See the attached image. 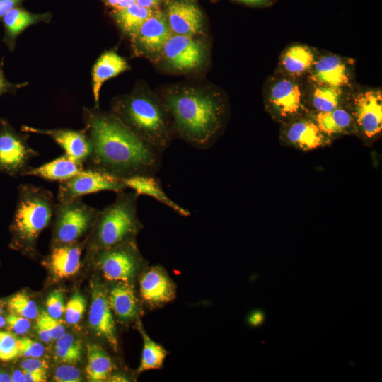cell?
I'll list each match as a JSON object with an SVG mask.
<instances>
[{"instance_id": "1", "label": "cell", "mask_w": 382, "mask_h": 382, "mask_svg": "<svg viewBox=\"0 0 382 382\" xmlns=\"http://www.w3.org/2000/svg\"><path fill=\"white\" fill-rule=\"evenodd\" d=\"M84 131L91 144L85 168L100 170L120 179L156 175L162 154L132 132L113 112L85 108Z\"/></svg>"}, {"instance_id": "2", "label": "cell", "mask_w": 382, "mask_h": 382, "mask_svg": "<svg viewBox=\"0 0 382 382\" xmlns=\"http://www.w3.org/2000/svg\"><path fill=\"white\" fill-rule=\"evenodd\" d=\"M162 102L175 137L196 148H209L224 126L227 108L218 93L193 88L171 89Z\"/></svg>"}, {"instance_id": "3", "label": "cell", "mask_w": 382, "mask_h": 382, "mask_svg": "<svg viewBox=\"0 0 382 382\" xmlns=\"http://www.w3.org/2000/svg\"><path fill=\"white\" fill-rule=\"evenodd\" d=\"M112 112L139 138L163 154L176 137L172 120L162 101L137 92L117 99Z\"/></svg>"}, {"instance_id": "4", "label": "cell", "mask_w": 382, "mask_h": 382, "mask_svg": "<svg viewBox=\"0 0 382 382\" xmlns=\"http://www.w3.org/2000/svg\"><path fill=\"white\" fill-rule=\"evenodd\" d=\"M55 205L50 190L33 184L19 185L11 226L18 247L28 251L33 249L40 233L50 224Z\"/></svg>"}, {"instance_id": "5", "label": "cell", "mask_w": 382, "mask_h": 382, "mask_svg": "<svg viewBox=\"0 0 382 382\" xmlns=\"http://www.w3.org/2000/svg\"><path fill=\"white\" fill-rule=\"evenodd\" d=\"M139 196L135 192H117L113 202L98 211L93 226V249L108 248L134 239L142 228L137 215Z\"/></svg>"}, {"instance_id": "6", "label": "cell", "mask_w": 382, "mask_h": 382, "mask_svg": "<svg viewBox=\"0 0 382 382\" xmlns=\"http://www.w3.org/2000/svg\"><path fill=\"white\" fill-rule=\"evenodd\" d=\"M263 98L266 110L282 125L308 113L305 105V79L275 71L265 81Z\"/></svg>"}, {"instance_id": "7", "label": "cell", "mask_w": 382, "mask_h": 382, "mask_svg": "<svg viewBox=\"0 0 382 382\" xmlns=\"http://www.w3.org/2000/svg\"><path fill=\"white\" fill-rule=\"evenodd\" d=\"M98 211L82 198L57 201L54 213V247L76 243L93 226Z\"/></svg>"}, {"instance_id": "8", "label": "cell", "mask_w": 382, "mask_h": 382, "mask_svg": "<svg viewBox=\"0 0 382 382\" xmlns=\"http://www.w3.org/2000/svg\"><path fill=\"white\" fill-rule=\"evenodd\" d=\"M142 262L134 239L96 252V264L110 281L131 284Z\"/></svg>"}, {"instance_id": "9", "label": "cell", "mask_w": 382, "mask_h": 382, "mask_svg": "<svg viewBox=\"0 0 382 382\" xmlns=\"http://www.w3.org/2000/svg\"><path fill=\"white\" fill-rule=\"evenodd\" d=\"M38 156L28 143V137L0 117V172L12 178L23 175L30 167V161Z\"/></svg>"}, {"instance_id": "10", "label": "cell", "mask_w": 382, "mask_h": 382, "mask_svg": "<svg viewBox=\"0 0 382 382\" xmlns=\"http://www.w3.org/2000/svg\"><path fill=\"white\" fill-rule=\"evenodd\" d=\"M349 105L356 133L364 140L374 141L382 131V91L367 88L352 91Z\"/></svg>"}, {"instance_id": "11", "label": "cell", "mask_w": 382, "mask_h": 382, "mask_svg": "<svg viewBox=\"0 0 382 382\" xmlns=\"http://www.w3.org/2000/svg\"><path fill=\"white\" fill-rule=\"evenodd\" d=\"M126 189L127 187L120 178L100 170L84 168L75 176L59 183L57 199L68 201L101 191L117 193Z\"/></svg>"}, {"instance_id": "12", "label": "cell", "mask_w": 382, "mask_h": 382, "mask_svg": "<svg viewBox=\"0 0 382 382\" xmlns=\"http://www.w3.org/2000/svg\"><path fill=\"white\" fill-rule=\"evenodd\" d=\"M308 83L352 90L353 64L350 59L335 54H318L305 77Z\"/></svg>"}, {"instance_id": "13", "label": "cell", "mask_w": 382, "mask_h": 382, "mask_svg": "<svg viewBox=\"0 0 382 382\" xmlns=\"http://www.w3.org/2000/svg\"><path fill=\"white\" fill-rule=\"evenodd\" d=\"M161 52L167 64L178 71L195 69L204 59L202 44L192 36L172 34Z\"/></svg>"}, {"instance_id": "14", "label": "cell", "mask_w": 382, "mask_h": 382, "mask_svg": "<svg viewBox=\"0 0 382 382\" xmlns=\"http://www.w3.org/2000/svg\"><path fill=\"white\" fill-rule=\"evenodd\" d=\"M89 325L94 333L104 340L115 352L118 342L112 311L104 287L96 282L91 284V302L88 315Z\"/></svg>"}, {"instance_id": "15", "label": "cell", "mask_w": 382, "mask_h": 382, "mask_svg": "<svg viewBox=\"0 0 382 382\" xmlns=\"http://www.w3.org/2000/svg\"><path fill=\"white\" fill-rule=\"evenodd\" d=\"M281 137L284 142L303 151H311L326 145L325 136L309 113L282 125Z\"/></svg>"}, {"instance_id": "16", "label": "cell", "mask_w": 382, "mask_h": 382, "mask_svg": "<svg viewBox=\"0 0 382 382\" xmlns=\"http://www.w3.org/2000/svg\"><path fill=\"white\" fill-rule=\"evenodd\" d=\"M165 14L173 34L193 36L202 30L203 14L193 0H167Z\"/></svg>"}, {"instance_id": "17", "label": "cell", "mask_w": 382, "mask_h": 382, "mask_svg": "<svg viewBox=\"0 0 382 382\" xmlns=\"http://www.w3.org/2000/svg\"><path fill=\"white\" fill-rule=\"evenodd\" d=\"M172 34L166 14L155 9L132 36V42L134 50L139 52L156 53L161 52Z\"/></svg>"}, {"instance_id": "18", "label": "cell", "mask_w": 382, "mask_h": 382, "mask_svg": "<svg viewBox=\"0 0 382 382\" xmlns=\"http://www.w3.org/2000/svg\"><path fill=\"white\" fill-rule=\"evenodd\" d=\"M175 285L166 271L159 266L150 267L139 281L140 295L151 308L162 306L174 299Z\"/></svg>"}, {"instance_id": "19", "label": "cell", "mask_w": 382, "mask_h": 382, "mask_svg": "<svg viewBox=\"0 0 382 382\" xmlns=\"http://www.w3.org/2000/svg\"><path fill=\"white\" fill-rule=\"evenodd\" d=\"M22 131L50 137L64 149V154L83 166L91 155V144L84 129H42L23 126Z\"/></svg>"}, {"instance_id": "20", "label": "cell", "mask_w": 382, "mask_h": 382, "mask_svg": "<svg viewBox=\"0 0 382 382\" xmlns=\"http://www.w3.org/2000/svg\"><path fill=\"white\" fill-rule=\"evenodd\" d=\"M318 54L315 49L307 45L291 44L282 52L276 72L291 78L304 79Z\"/></svg>"}, {"instance_id": "21", "label": "cell", "mask_w": 382, "mask_h": 382, "mask_svg": "<svg viewBox=\"0 0 382 382\" xmlns=\"http://www.w3.org/2000/svg\"><path fill=\"white\" fill-rule=\"evenodd\" d=\"M352 91L305 81V105L308 112H328L347 104Z\"/></svg>"}, {"instance_id": "22", "label": "cell", "mask_w": 382, "mask_h": 382, "mask_svg": "<svg viewBox=\"0 0 382 382\" xmlns=\"http://www.w3.org/2000/svg\"><path fill=\"white\" fill-rule=\"evenodd\" d=\"M321 132L328 139L356 132L349 100L332 110L323 112H308Z\"/></svg>"}, {"instance_id": "23", "label": "cell", "mask_w": 382, "mask_h": 382, "mask_svg": "<svg viewBox=\"0 0 382 382\" xmlns=\"http://www.w3.org/2000/svg\"><path fill=\"white\" fill-rule=\"evenodd\" d=\"M122 180L127 188L133 190L139 195L151 197L182 216L190 215L189 210L175 203L166 194L156 175H139Z\"/></svg>"}, {"instance_id": "24", "label": "cell", "mask_w": 382, "mask_h": 382, "mask_svg": "<svg viewBox=\"0 0 382 382\" xmlns=\"http://www.w3.org/2000/svg\"><path fill=\"white\" fill-rule=\"evenodd\" d=\"M85 168L66 154L35 168L30 167L23 174L38 177L48 181H65Z\"/></svg>"}, {"instance_id": "25", "label": "cell", "mask_w": 382, "mask_h": 382, "mask_svg": "<svg viewBox=\"0 0 382 382\" xmlns=\"http://www.w3.org/2000/svg\"><path fill=\"white\" fill-rule=\"evenodd\" d=\"M51 15L32 13L22 8H14L1 18L4 28V42L9 50H13L18 36L31 25L50 21Z\"/></svg>"}, {"instance_id": "26", "label": "cell", "mask_w": 382, "mask_h": 382, "mask_svg": "<svg viewBox=\"0 0 382 382\" xmlns=\"http://www.w3.org/2000/svg\"><path fill=\"white\" fill-rule=\"evenodd\" d=\"M129 69L125 59L110 50L102 54L93 65L92 87L96 108H98L100 91L103 83Z\"/></svg>"}, {"instance_id": "27", "label": "cell", "mask_w": 382, "mask_h": 382, "mask_svg": "<svg viewBox=\"0 0 382 382\" xmlns=\"http://www.w3.org/2000/svg\"><path fill=\"white\" fill-rule=\"evenodd\" d=\"M81 245L75 243L53 248L49 266L55 276L66 278L75 274L80 267Z\"/></svg>"}, {"instance_id": "28", "label": "cell", "mask_w": 382, "mask_h": 382, "mask_svg": "<svg viewBox=\"0 0 382 382\" xmlns=\"http://www.w3.org/2000/svg\"><path fill=\"white\" fill-rule=\"evenodd\" d=\"M112 311L120 319L129 320L139 313L138 299L129 283L119 282L108 294Z\"/></svg>"}, {"instance_id": "29", "label": "cell", "mask_w": 382, "mask_h": 382, "mask_svg": "<svg viewBox=\"0 0 382 382\" xmlns=\"http://www.w3.org/2000/svg\"><path fill=\"white\" fill-rule=\"evenodd\" d=\"M87 348V378L92 382L108 381L114 370V364L102 347L89 343Z\"/></svg>"}, {"instance_id": "30", "label": "cell", "mask_w": 382, "mask_h": 382, "mask_svg": "<svg viewBox=\"0 0 382 382\" xmlns=\"http://www.w3.org/2000/svg\"><path fill=\"white\" fill-rule=\"evenodd\" d=\"M154 11L134 2L122 9L113 10L112 14L120 29L132 37Z\"/></svg>"}, {"instance_id": "31", "label": "cell", "mask_w": 382, "mask_h": 382, "mask_svg": "<svg viewBox=\"0 0 382 382\" xmlns=\"http://www.w3.org/2000/svg\"><path fill=\"white\" fill-rule=\"evenodd\" d=\"M139 331L143 339V349L141 364L137 372L160 369L165 360L168 352L161 345L152 340L139 325Z\"/></svg>"}, {"instance_id": "32", "label": "cell", "mask_w": 382, "mask_h": 382, "mask_svg": "<svg viewBox=\"0 0 382 382\" xmlns=\"http://www.w3.org/2000/svg\"><path fill=\"white\" fill-rule=\"evenodd\" d=\"M56 340L54 354L57 361L76 364L81 360L82 345L79 339L65 332Z\"/></svg>"}, {"instance_id": "33", "label": "cell", "mask_w": 382, "mask_h": 382, "mask_svg": "<svg viewBox=\"0 0 382 382\" xmlns=\"http://www.w3.org/2000/svg\"><path fill=\"white\" fill-rule=\"evenodd\" d=\"M9 311L28 319H35L38 316L35 302L24 291L13 295L8 301Z\"/></svg>"}, {"instance_id": "34", "label": "cell", "mask_w": 382, "mask_h": 382, "mask_svg": "<svg viewBox=\"0 0 382 382\" xmlns=\"http://www.w3.org/2000/svg\"><path fill=\"white\" fill-rule=\"evenodd\" d=\"M86 301L84 297L76 292L65 306V318L69 324L78 323L86 311Z\"/></svg>"}, {"instance_id": "35", "label": "cell", "mask_w": 382, "mask_h": 382, "mask_svg": "<svg viewBox=\"0 0 382 382\" xmlns=\"http://www.w3.org/2000/svg\"><path fill=\"white\" fill-rule=\"evenodd\" d=\"M20 356L18 338L8 331H0V360L10 361Z\"/></svg>"}, {"instance_id": "36", "label": "cell", "mask_w": 382, "mask_h": 382, "mask_svg": "<svg viewBox=\"0 0 382 382\" xmlns=\"http://www.w3.org/2000/svg\"><path fill=\"white\" fill-rule=\"evenodd\" d=\"M18 345L20 356L26 358H40L45 353L44 346L28 337L18 338Z\"/></svg>"}, {"instance_id": "37", "label": "cell", "mask_w": 382, "mask_h": 382, "mask_svg": "<svg viewBox=\"0 0 382 382\" xmlns=\"http://www.w3.org/2000/svg\"><path fill=\"white\" fill-rule=\"evenodd\" d=\"M47 313L54 318L59 319L64 313L63 293L60 290L51 292L46 300Z\"/></svg>"}, {"instance_id": "38", "label": "cell", "mask_w": 382, "mask_h": 382, "mask_svg": "<svg viewBox=\"0 0 382 382\" xmlns=\"http://www.w3.org/2000/svg\"><path fill=\"white\" fill-rule=\"evenodd\" d=\"M37 319L42 323L52 340H56L66 332L64 326L59 319L52 318L45 311H42Z\"/></svg>"}, {"instance_id": "39", "label": "cell", "mask_w": 382, "mask_h": 382, "mask_svg": "<svg viewBox=\"0 0 382 382\" xmlns=\"http://www.w3.org/2000/svg\"><path fill=\"white\" fill-rule=\"evenodd\" d=\"M54 378L58 382H79L82 380L80 371L69 364L59 366L55 370Z\"/></svg>"}, {"instance_id": "40", "label": "cell", "mask_w": 382, "mask_h": 382, "mask_svg": "<svg viewBox=\"0 0 382 382\" xmlns=\"http://www.w3.org/2000/svg\"><path fill=\"white\" fill-rule=\"evenodd\" d=\"M6 320L8 329L17 335L25 334L30 328V319L15 313H11Z\"/></svg>"}, {"instance_id": "41", "label": "cell", "mask_w": 382, "mask_h": 382, "mask_svg": "<svg viewBox=\"0 0 382 382\" xmlns=\"http://www.w3.org/2000/svg\"><path fill=\"white\" fill-rule=\"evenodd\" d=\"M23 370L27 371H45L49 369V365L46 361L38 358L29 357L23 359L21 363Z\"/></svg>"}, {"instance_id": "42", "label": "cell", "mask_w": 382, "mask_h": 382, "mask_svg": "<svg viewBox=\"0 0 382 382\" xmlns=\"http://www.w3.org/2000/svg\"><path fill=\"white\" fill-rule=\"evenodd\" d=\"M24 85L25 84H14L8 81L0 66V96L5 93H15L18 88Z\"/></svg>"}, {"instance_id": "43", "label": "cell", "mask_w": 382, "mask_h": 382, "mask_svg": "<svg viewBox=\"0 0 382 382\" xmlns=\"http://www.w3.org/2000/svg\"><path fill=\"white\" fill-rule=\"evenodd\" d=\"M23 0H0V19L11 10L18 7Z\"/></svg>"}, {"instance_id": "44", "label": "cell", "mask_w": 382, "mask_h": 382, "mask_svg": "<svg viewBox=\"0 0 382 382\" xmlns=\"http://www.w3.org/2000/svg\"><path fill=\"white\" fill-rule=\"evenodd\" d=\"M23 370V369H22ZM23 371L26 382H45L47 381V372L45 371Z\"/></svg>"}, {"instance_id": "45", "label": "cell", "mask_w": 382, "mask_h": 382, "mask_svg": "<svg viewBox=\"0 0 382 382\" xmlns=\"http://www.w3.org/2000/svg\"><path fill=\"white\" fill-rule=\"evenodd\" d=\"M243 4L255 7H269L277 2L278 0H234Z\"/></svg>"}, {"instance_id": "46", "label": "cell", "mask_w": 382, "mask_h": 382, "mask_svg": "<svg viewBox=\"0 0 382 382\" xmlns=\"http://www.w3.org/2000/svg\"><path fill=\"white\" fill-rule=\"evenodd\" d=\"M108 6L113 10H120L135 2V0H103Z\"/></svg>"}, {"instance_id": "47", "label": "cell", "mask_w": 382, "mask_h": 382, "mask_svg": "<svg viewBox=\"0 0 382 382\" xmlns=\"http://www.w3.org/2000/svg\"><path fill=\"white\" fill-rule=\"evenodd\" d=\"M264 320V313L261 311H255L248 317V323L253 326L260 325Z\"/></svg>"}, {"instance_id": "48", "label": "cell", "mask_w": 382, "mask_h": 382, "mask_svg": "<svg viewBox=\"0 0 382 382\" xmlns=\"http://www.w3.org/2000/svg\"><path fill=\"white\" fill-rule=\"evenodd\" d=\"M36 329H37L38 335L42 342L45 343H48L51 340H52L50 335H49L46 329L44 328L42 323L38 319H37V322H36Z\"/></svg>"}, {"instance_id": "49", "label": "cell", "mask_w": 382, "mask_h": 382, "mask_svg": "<svg viewBox=\"0 0 382 382\" xmlns=\"http://www.w3.org/2000/svg\"><path fill=\"white\" fill-rule=\"evenodd\" d=\"M163 0H135V2L141 7L150 9H158V6Z\"/></svg>"}, {"instance_id": "50", "label": "cell", "mask_w": 382, "mask_h": 382, "mask_svg": "<svg viewBox=\"0 0 382 382\" xmlns=\"http://www.w3.org/2000/svg\"><path fill=\"white\" fill-rule=\"evenodd\" d=\"M12 382H26L23 370L16 369L11 374Z\"/></svg>"}, {"instance_id": "51", "label": "cell", "mask_w": 382, "mask_h": 382, "mask_svg": "<svg viewBox=\"0 0 382 382\" xmlns=\"http://www.w3.org/2000/svg\"><path fill=\"white\" fill-rule=\"evenodd\" d=\"M108 381H128V378L122 374H114L110 376Z\"/></svg>"}, {"instance_id": "52", "label": "cell", "mask_w": 382, "mask_h": 382, "mask_svg": "<svg viewBox=\"0 0 382 382\" xmlns=\"http://www.w3.org/2000/svg\"><path fill=\"white\" fill-rule=\"evenodd\" d=\"M0 382H12L11 374L0 370Z\"/></svg>"}, {"instance_id": "53", "label": "cell", "mask_w": 382, "mask_h": 382, "mask_svg": "<svg viewBox=\"0 0 382 382\" xmlns=\"http://www.w3.org/2000/svg\"><path fill=\"white\" fill-rule=\"evenodd\" d=\"M6 324V318L0 315V328L5 326Z\"/></svg>"}, {"instance_id": "54", "label": "cell", "mask_w": 382, "mask_h": 382, "mask_svg": "<svg viewBox=\"0 0 382 382\" xmlns=\"http://www.w3.org/2000/svg\"><path fill=\"white\" fill-rule=\"evenodd\" d=\"M4 303L0 301V315L4 312Z\"/></svg>"}]
</instances>
